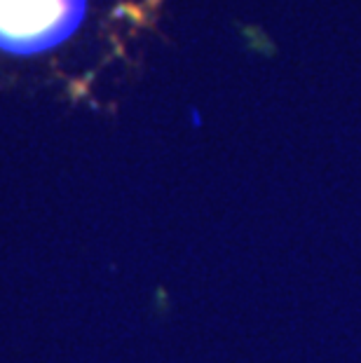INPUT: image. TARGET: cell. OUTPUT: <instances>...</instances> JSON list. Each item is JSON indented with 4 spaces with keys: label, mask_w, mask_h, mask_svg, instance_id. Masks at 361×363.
I'll list each match as a JSON object with an SVG mask.
<instances>
[{
    "label": "cell",
    "mask_w": 361,
    "mask_h": 363,
    "mask_svg": "<svg viewBox=\"0 0 361 363\" xmlns=\"http://www.w3.org/2000/svg\"><path fill=\"white\" fill-rule=\"evenodd\" d=\"M87 0H0V50L38 54L68 40L84 19Z\"/></svg>",
    "instance_id": "6da1fadb"
}]
</instances>
